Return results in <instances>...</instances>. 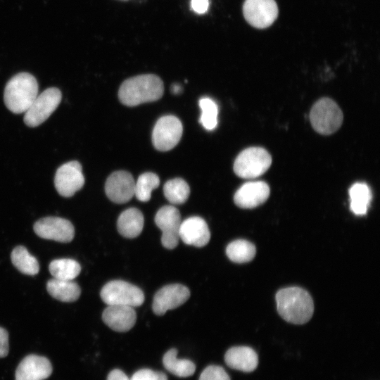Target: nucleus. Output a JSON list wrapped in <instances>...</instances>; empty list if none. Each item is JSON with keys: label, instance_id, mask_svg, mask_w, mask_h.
I'll list each match as a JSON object with an SVG mask.
<instances>
[{"label": "nucleus", "instance_id": "6e6552de", "mask_svg": "<svg viewBox=\"0 0 380 380\" xmlns=\"http://www.w3.org/2000/svg\"><path fill=\"white\" fill-rule=\"evenodd\" d=\"M182 132V124L179 118L174 115L161 117L153 130V144L158 151H169L179 143Z\"/></svg>", "mask_w": 380, "mask_h": 380}, {"label": "nucleus", "instance_id": "2eb2a0df", "mask_svg": "<svg viewBox=\"0 0 380 380\" xmlns=\"http://www.w3.org/2000/svg\"><path fill=\"white\" fill-rule=\"evenodd\" d=\"M52 365L49 360L37 355L25 357L18 365L15 380H44L52 373Z\"/></svg>", "mask_w": 380, "mask_h": 380}, {"label": "nucleus", "instance_id": "aec40b11", "mask_svg": "<svg viewBox=\"0 0 380 380\" xmlns=\"http://www.w3.org/2000/svg\"><path fill=\"white\" fill-rule=\"evenodd\" d=\"M144 223L142 213L137 208H130L124 210L118 217L117 228L122 236L132 239L141 234Z\"/></svg>", "mask_w": 380, "mask_h": 380}, {"label": "nucleus", "instance_id": "7c9ffc66", "mask_svg": "<svg viewBox=\"0 0 380 380\" xmlns=\"http://www.w3.org/2000/svg\"><path fill=\"white\" fill-rule=\"evenodd\" d=\"M129 380H167V378L163 372L150 369H141L137 371Z\"/></svg>", "mask_w": 380, "mask_h": 380}, {"label": "nucleus", "instance_id": "f03ea898", "mask_svg": "<svg viewBox=\"0 0 380 380\" xmlns=\"http://www.w3.org/2000/svg\"><path fill=\"white\" fill-rule=\"evenodd\" d=\"M163 91V82L159 77L145 74L124 81L119 89L118 97L122 104L135 106L160 99Z\"/></svg>", "mask_w": 380, "mask_h": 380}, {"label": "nucleus", "instance_id": "4468645a", "mask_svg": "<svg viewBox=\"0 0 380 380\" xmlns=\"http://www.w3.org/2000/svg\"><path fill=\"white\" fill-rule=\"evenodd\" d=\"M135 181L132 175L123 170L113 172L107 179L105 191L108 198L116 203L128 202L134 196Z\"/></svg>", "mask_w": 380, "mask_h": 380}, {"label": "nucleus", "instance_id": "bb28decb", "mask_svg": "<svg viewBox=\"0 0 380 380\" xmlns=\"http://www.w3.org/2000/svg\"><path fill=\"white\" fill-rule=\"evenodd\" d=\"M255 246L244 239L231 242L226 248L228 258L234 262L243 263L251 261L255 255Z\"/></svg>", "mask_w": 380, "mask_h": 380}, {"label": "nucleus", "instance_id": "72a5a7b5", "mask_svg": "<svg viewBox=\"0 0 380 380\" xmlns=\"http://www.w3.org/2000/svg\"><path fill=\"white\" fill-rule=\"evenodd\" d=\"M106 380H129V379L122 370L115 369L109 372Z\"/></svg>", "mask_w": 380, "mask_h": 380}, {"label": "nucleus", "instance_id": "39448f33", "mask_svg": "<svg viewBox=\"0 0 380 380\" xmlns=\"http://www.w3.org/2000/svg\"><path fill=\"white\" fill-rule=\"evenodd\" d=\"M272 157L265 148L250 147L242 151L235 159L234 171L239 177L254 179L270 167Z\"/></svg>", "mask_w": 380, "mask_h": 380}, {"label": "nucleus", "instance_id": "c756f323", "mask_svg": "<svg viewBox=\"0 0 380 380\" xmlns=\"http://www.w3.org/2000/svg\"><path fill=\"white\" fill-rule=\"evenodd\" d=\"M198 380H230V378L223 367L209 365L203 369Z\"/></svg>", "mask_w": 380, "mask_h": 380}, {"label": "nucleus", "instance_id": "f3484780", "mask_svg": "<svg viewBox=\"0 0 380 380\" xmlns=\"http://www.w3.org/2000/svg\"><path fill=\"white\" fill-rule=\"evenodd\" d=\"M179 239L187 245L203 247L210 241V233L206 222L198 216H193L182 221Z\"/></svg>", "mask_w": 380, "mask_h": 380}, {"label": "nucleus", "instance_id": "393cba45", "mask_svg": "<svg viewBox=\"0 0 380 380\" xmlns=\"http://www.w3.org/2000/svg\"><path fill=\"white\" fill-rule=\"evenodd\" d=\"M49 270L55 279L72 280L78 276L81 267L78 262L70 258H61L52 260Z\"/></svg>", "mask_w": 380, "mask_h": 380}, {"label": "nucleus", "instance_id": "cd10ccee", "mask_svg": "<svg viewBox=\"0 0 380 380\" xmlns=\"http://www.w3.org/2000/svg\"><path fill=\"white\" fill-rule=\"evenodd\" d=\"M160 184L158 176L153 172L141 174L135 182L134 196L141 202H147L151 199L153 190Z\"/></svg>", "mask_w": 380, "mask_h": 380}, {"label": "nucleus", "instance_id": "f257e3e1", "mask_svg": "<svg viewBox=\"0 0 380 380\" xmlns=\"http://www.w3.org/2000/svg\"><path fill=\"white\" fill-rule=\"evenodd\" d=\"M277 311L286 321L302 324L308 322L314 311L312 297L303 289L292 286L279 290L276 294Z\"/></svg>", "mask_w": 380, "mask_h": 380}, {"label": "nucleus", "instance_id": "473e14b6", "mask_svg": "<svg viewBox=\"0 0 380 380\" xmlns=\"http://www.w3.org/2000/svg\"><path fill=\"white\" fill-rule=\"evenodd\" d=\"M191 5L196 13L203 14L207 11L209 1L208 0H191Z\"/></svg>", "mask_w": 380, "mask_h": 380}, {"label": "nucleus", "instance_id": "423d86ee", "mask_svg": "<svg viewBox=\"0 0 380 380\" xmlns=\"http://www.w3.org/2000/svg\"><path fill=\"white\" fill-rule=\"evenodd\" d=\"M102 300L108 305L140 306L144 294L137 286L122 280H113L106 284L100 293Z\"/></svg>", "mask_w": 380, "mask_h": 380}, {"label": "nucleus", "instance_id": "c85d7f7f", "mask_svg": "<svg viewBox=\"0 0 380 380\" xmlns=\"http://www.w3.org/2000/svg\"><path fill=\"white\" fill-rule=\"evenodd\" d=\"M199 106L201 109L199 122L205 129L213 130L217 125V105L212 99L204 97L200 99Z\"/></svg>", "mask_w": 380, "mask_h": 380}, {"label": "nucleus", "instance_id": "5701e85b", "mask_svg": "<svg viewBox=\"0 0 380 380\" xmlns=\"http://www.w3.org/2000/svg\"><path fill=\"white\" fill-rule=\"evenodd\" d=\"M349 196L352 212L357 215H365L372 199L369 187L365 183L357 182L350 188Z\"/></svg>", "mask_w": 380, "mask_h": 380}, {"label": "nucleus", "instance_id": "9b49d317", "mask_svg": "<svg viewBox=\"0 0 380 380\" xmlns=\"http://www.w3.org/2000/svg\"><path fill=\"white\" fill-rule=\"evenodd\" d=\"M243 13L251 25L264 29L270 26L277 18L278 7L274 0H245Z\"/></svg>", "mask_w": 380, "mask_h": 380}, {"label": "nucleus", "instance_id": "1a4fd4ad", "mask_svg": "<svg viewBox=\"0 0 380 380\" xmlns=\"http://www.w3.org/2000/svg\"><path fill=\"white\" fill-rule=\"evenodd\" d=\"M155 222L162 231V245L167 249L175 248L179 243L182 223L179 210L173 205L160 208L155 216Z\"/></svg>", "mask_w": 380, "mask_h": 380}, {"label": "nucleus", "instance_id": "9d476101", "mask_svg": "<svg viewBox=\"0 0 380 380\" xmlns=\"http://www.w3.org/2000/svg\"><path fill=\"white\" fill-rule=\"evenodd\" d=\"M84 184L82 166L72 160L60 166L55 175L54 185L57 192L63 197H71Z\"/></svg>", "mask_w": 380, "mask_h": 380}, {"label": "nucleus", "instance_id": "0eeeda50", "mask_svg": "<svg viewBox=\"0 0 380 380\" xmlns=\"http://www.w3.org/2000/svg\"><path fill=\"white\" fill-rule=\"evenodd\" d=\"M60 89L50 87L37 95L29 108L25 112L24 122L30 127L42 124L53 113L61 103Z\"/></svg>", "mask_w": 380, "mask_h": 380}, {"label": "nucleus", "instance_id": "a211bd4d", "mask_svg": "<svg viewBox=\"0 0 380 380\" xmlns=\"http://www.w3.org/2000/svg\"><path fill=\"white\" fill-rule=\"evenodd\" d=\"M102 319L113 331L125 332L134 326L137 314L132 307L112 305L103 310Z\"/></svg>", "mask_w": 380, "mask_h": 380}, {"label": "nucleus", "instance_id": "b1692460", "mask_svg": "<svg viewBox=\"0 0 380 380\" xmlns=\"http://www.w3.org/2000/svg\"><path fill=\"white\" fill-rule=\"evenodd\" d=\"M11 258L13 265L23 274L32 276L39 272V265L37 258L25 247L16 246L11 254Z\"/></svg>", "mask_w": 380, "mask_h": 380}, {"label": "nucleus", "instance_id": "20e7f679", "mask_svg": "<svg viewBox=\"0 0 380 380\" xmlns=\"http://www.w3.org/2000/svg\"><path fill=\"white\" fill-rule=\"evenodd\" d=\"M343 113L339 106L329 98H322L312 107L310 120L314 129L324 135L337 131L343 122Z\"/></svg>", "mask_w": 380, "mask_h": 380}, {"label": "nucleus", "instance_id": "f8f14e48", "mask_svg": "<svg viewBox=\"0 0 380 380\" xmlns=\"http://www.w3.org/2000/svg\"><path fill=\"white\" fill-rule=\"evenodd\" d=\"M33 229L38 236L58 242H70L75 236L72 224L58 217L42 218L34 223Z\"/></svg>", "mask_w": 380, "mask_h": 380}, {"label": "nucleus", "instance_id": "dca6fc26", "mask_svg": "<svg viewBox=\"0 0 380 380\" xmlns=\"http://www.w3.org/2000/svg\"><path fill=\"white\" fill-rule=\"evenodd\" d=\"M270 196V187L262 181L243 184L235 193V204L242 208H253L262 204Z\"/></svg>", "mask_w": 380, "mask_h": 380}, {"label": "nucleus", "instance_id": "4be33fe9", "mask_svg": "<svg viewBox=\"0 0 380 380\" xmlns=\"http://www.w3.org/2000/svg\"><path fill=\"white\" fill-rule=\"evenodd\" d=\"M175 348L170 349L163 357L164 367L172 374L179 377H188L194 374L196 370L195 364L187 359H179L177 357Z\"/></svg>", "mask_w": 380, "mask_h": 380}, {"label": "nucleus", "instance_id": "7ed1b4c3", "mask_svg": "<svg viewBox=\"0 0 380 380\" xmlns=\"http://www.w3.org/2000/svg\"><path fill=\"white\" fill-rule=\"evenodd\" d=\"M36 78L28 72H20L10 79L4 93L6 108L13 113H25L38 95Z\"/></svg>", "mask_w": 380, "mask_h": 380}, {"label": "nucleus", "instance_id": "ddd939ff", "mask_svg": "<svg viewBox=\"0 0 380 380\" xmlns=\"http://www.w3.org/2000/svg\"><path fill=\"white\" fill-rule=\"evenodd\" d=\"M190 297L189 289L179 284L163 286L154 296L152 309L157 315H163L167 310L184 304Z\"/></svg>", "mask_w": 380, "mask_h": 380}, {"label": "nucleus", "instance_id": "2f4dec72", "mask_svg": "<svg viewBox=\"0 0 380 380\" xmlns=\"http://www.w3.org/2000/svg\"><path fill=\"white\" fill-rule=\"evenodd\" d=\"M9 350L8 334L7 331L0 327V358L6 357Z\"/></svg>", "mask_w": 380, "mask_h": 380}, {"label": "nucleus", "instance_id": "412c9836", "mask_svg": "<svg viewBox=\"0 0 380 380\" xmlns=\"http://www.w3.org/2000/svg\"><path fill=\"white\" fill-rule=\"evenodd\" d=\"M46 289L53 298L62 302L75 301L81 293V289L76 282L55 278L47 281Z\"/></svg>", "mask_w": 380, "mask_h": 380}, {"label": "nucleus", "instance_id": "f704fd0d", "mask_svg": "<svg viewBox=\"0 0 380 380\" xmlns=\"http://www.w3.org/2000/svg\"><path fill=\"white\" fill-rule=\"evenodd\" d=\"M182 91V87L179 84H173L171 86V92L174 94H179Z\"/></svg>", "mask_w": 380, "mask_h": 380}, {"label": "nucleus", "instance_id": "6ab92c4d", "mask_svg": "<svg viewBox=\"0 0 380 380\" xmlns=\"http://www.w3.org/2000/svg\"><path fill=\"white\" fill-rule=\"evenodd\" d=\"M224 362L232 369L251 372L257 368L258 357L255 351L250 347L234 346L225 353Z\"/></svg>", "mask_w": 380, "mask_h": 380}, {"label": "nucleus", "instance_id": "a878e982", "mask_svg": "<svg viewBox=\"0 0 380 380\" xmlns=\"http://www.w3.org/2000/svg\"><path fill=\"white\" fill-rule=\"evenodd\" d=\"M163 193L166 199L174 205L185 203L190 194L189 184L181 178L168 180L163 186Z\"/></svg>", "mask_w": 380, "mask_h": 380}]
</instances>
